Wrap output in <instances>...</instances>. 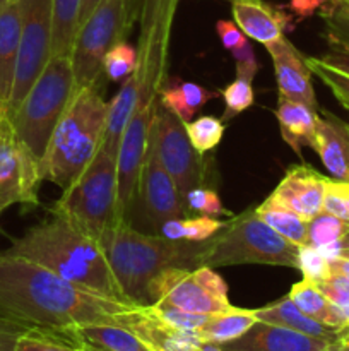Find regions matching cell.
<instances>
[{"label": "cell", "mask_w": 349, "mask_h": 351, "mask_svg": "<svg viewBox=\"0 0 349 351\" xmlns=\"http://www.w3.org/2000/svg\"><path fill=\"white\" fill-rule=\"evenodd\" d=\"M139 308L70 283L41 264L0 254V314L29 328L120 324Z\"/></svg>", "instance_id": "1"}, {"label": "cell", "mask_w": 349, "mask_h": 351, "mask_svg": "<svg viewBox=\"0 0 349 351\" xmlns=\"http://www.w3.org/2000/svg\"><path fill=\"white\" fill-rule=\"evenodd\" d=\"M180 0H139V43H137V103L122 134L116 168L122 187L139 182L144 154L149 144L151 127L159 106V95L166 79L171 31Z\"/></svg>", "instance_id": "2"}, {"label": "cell", "mask_w": 349, "mask_h": 351, "mask_svg": "<svg viewBox=\"0 0 349 351\" xmlns=\"http://www.w3.org/2000/svg\"><path fill=\"white\" fill-rule=\"evenodd\" d=\"M98 242L123 298L137 307H149V287L154 278L174 267L194 269L202 266L211 240L185 242L163 235H144L130 223L118 221Z\"/></svg>", "instance_id": "3"}, {"label": "cell", "mask_w": 349, "mask_h": 351, "mask_svg": "<svg viewBox=\"0 0 349 351\" xmlns=\"http://www.w3.org/2000/svg\"><path fill=\"white\" fill-rule=\"evenodd\" d=\"M5 254L41 264L64 280L103 297L127 302L98 240L82 233L58 215L14 240Z\"/></svg>", "instance_id": "4"}, {"label": "cell", "mask_w": 349, "mask_h": 351, "mask_svg": "<svg viewBox=\"0 0 349 351\" xmlns=\"http://www.w3.org/2000/svg\"><path fill=\"white\" fill-rule=\"evenodd\" d=\"M109 103L103 99L96 86L75 91L70 105L58 122L41 177L65 191L94 160L103 144Z\"/></svg>", "instance_id": "5"}, {"label": "cell", "mask_w": 349, "mask_h": 351, "mask_svg": "<svg viewBox=\"0 0 349 351\" xmlns=\"http://www.w3.org/2000/svg\"><path fill=\"white\" fill-rule=\"evenodd\" d=\"M74 95L75 82L70 55H53L19 108L9 117L19 141L40 165V173L51 136Z\"/></svg>", "instance_id": "6"}, {"label": "cell", "mask_w": 349, "mask_h": 351, "mask_svg": "<svg viewBox=\"0 0 349 351\" xmlns=\"http://www.w3.org/2000/svg\"><path fill=\"white\" fill-rule=\"evenodd\" d=\"M86 235L99 237L120 221L118 218V170L116 156L99 147L94 160L81 177L64 191L51 209Z\"/></svg>", "instance_id": "7"}, {"label": "cell", "mask_w": 349, "mask_h": 351, "mask_svg": "<svg viewBox=\"0 0 349 351\" xmlns=\"http://www.w3.org/2000/svg\"><path fill=\"white\" fill-rule=\"evenodd\" d=\"M242 264L298 267V247L274 232L253 209L233 216L226 226L212 237L202 266L212 269Z\"/></svg>", "instance_id": "8"}, {"label": "cell", "mask_w": 349, "mask_h": 351, "mask_svg": "<svg viewBox=\"0 0 349 351\" xmlns=\"http://www.w3.org/2000/svg\"><path fill=\"white\" fill-rule=\"evenodd\" d=\"M137 9L139 0H101L79 26L70 50L75 91L96 86L106 53L125 38Z\"/></svg>", "instance_id": "9"}, {"label": "cell", "mask_w": 349, "mask_h": 351, "mask_svg": "<svg viewBox=\"0 0 349 351\" xmlns=\"http://www.w3.org/2000/svg\"><path fill=\"white\" fill-rule=\"evenodd\" d=\"M149 297L151 305L168 304L201 315L218 314L231 307L228 285L209 266L163 271L151 283Z\"/></svg>", "instance_id": "10"}, {"label": "cell", "mask_w": 349, "mask_h": 351, "mask_svg": "<svg viewBox=\"0 0 349 351\" xmlns=\"http://www.w3.org/2000/svg\"><path fill=\"white\" fill-rule=\"evenodd\" d=\"M21 45L16 77L9 105L3 113L12 115L51 58L53 0H19Z\"/></svg>", "instance_id": "11"}, {"label": "cell", "mask_w": 349, "mask_h": 351, "mask_svg": "<svg viewBox=\"0 0 349 351\" xmlns=\"http://www.w3.org/2000/svg\"><path fill=\"white\" fill-rule=\"evenodd\" d=\"M41 182L40 165L19 141L7 113L0 112V215L14 204L36 208Z\"/></svg>", "instance_id": "12"}, {"label": "cell", "mask_w": 349, "mask_h": 351, "mask_svg": "<svg viewBox=\"0 0 349 351\" xmlns=\"http://www.w3.org/2000/svg\"><path fill=\"white\" fill-rule=\"evenodd\" d=\"M151 137L156 144L161 163L171 175L185 201V195L192 189L201 187L204 182L201 154L192 146L185 123L159 105L151 127Z\"/></svg>", "instance_id": "13"}, {"label": "cell", "mask_w": 349, "mask_h": 351, "mask_svg": "<svg viewBox=\"0 0 349 351\" xmlns=\"http://www.w3.org/2000/svg\"><path fill=\"white\" fill-rule=\"evenodd\" d=\"M137 199H140L146 219L157 233L166 221L187 216L183 197L171 175L161 163L156 144L151 136L140 168Z\"/></svg>", "instance_id": "14"}, {"label": "cell", "mask_w": 349, "mask_h": 351, "mask_svg": "<svg viewBox=\"0 0 349 351\" xmlns=\"http://www.w3.org/2000/svg\"><path fill=\"white\" fill-rule=\"evenodd\" d=\"M327 180L328 177L308 165H294L287 168L269 199L310 221L324 211Z\"/></svg>", "instance_id": "15"}, {"label": "cell", "mask_w": 349, "mask_h": 351, "mask_svg": "<svg viewBox=\"0 0 349 351\" xmlns=\"http://www.w3.org/2000/svg\"><path fill=\"white\" fill-rule=\"evenodd\" d=\"M266 48L272 58L279 96L318 110L307 57H303L301 51L284 36Z\"/></svg>", "instance_id": "16"}, {"label": "cell", "mask_w": 349, "mask_h": 351, "mask_svg": "<svg viewBox=\"0 0 349 351\" xmlns=\"http://www.w3.org/2000/svg\"><path fill=\"white\" fill-rule=\"evenodd\" d=\"M332 339L313 338L283 326L257 321L235 341L221 345L224 351H320Z\"/></svg>", "instance_id": "17"}, {"label": "cell", "mask_w": 349, "mask_h": 351, "mask_svg": "<svg viewBox=\"0 0 349 351\" xmlns=\"http://www.w3.org/2000/svg\"><path fill=\"white\" fill-rule=\"evenodd\" d=\"M311 147L331 178L349 184V123L332 112L318 110Z\"/></svg>", "instance_id": "18"}, {"label": "cell", "mask_w": 349, "mask_h": 351, "mask_svg": "<svg viewBox=\"0 0 349 351\" xmlns=\"http://www.w3.org/2000/svg\"><path fill=\"white\" fill-rule=\"evenodd\" d=\"M123 326L135 332L154 351H197L202 343L197 332L166 324L149 307H139L130 312Z\"/></svg>", "instance_id": "19"}, {"label": "cell", "mask_w": 349, "mask_h": 351, "mask_svg": "<svg viewBox=\"0 0 349 351\" xmlns=\"http://www.w3.org/2000/svg\"><path fill=\"white\" fill-rule=\"evenodd\" d=\"M233 17L246 38L269 47L283 38L287 17L262 0H233Z\"/></svg>", "instance_id": "20"}, {"label": "cell", "mask_w": 349, "mask_h": 351, "mask_svg": "<svg viewBox=\"0 0 349 351\" xmlns=\"http://www.w3.org/2000/svg\"><path fill=\"white\" fill-rule=\"evenodd\" d=\"M21 45V5L14 0L0 9V112H5L16 77Z\"/></svg>", "instance_id": "21"}, {"label": "cell", "mask_w": 349, "mask_h": 351, "mask_svg": "<svg viewBox=\"0 0 349 351\" xmlns=\"http://www.w3.org/2000/svg\"><path fill=\"white\" fill-rule=\"evenodd\" d=\"M317 112L318 110L310 108L305 103L279 96L276 119L279 123L281 137L298 156H301V149L305 146L311 147L317 125Z\"/></svg>", "instance_id": "22"}, {"label": "cell", "mask_w": 349, "mask_h": 351, "mask_svg": "<svg viewBox=\"0 0 349 351\" xmlns=\"http://www.w3.org/2000/svg\"><path fill=\"white\" fill-rule=\"evenodd\" d=\"M255 314L259 321L283 326V328L293 329V331L303 332V335L313 336V338L335 339L339 336V332L344 329H335L331 328V326H325L313 321V319H310L308 315H305L303 312L291 302L289 297L281 298V300L274 302V304L267 305V307L257 308Z\"/></svg>", "instance_id": "23"}, {"label": "cell", "mask_w": 349, "mask_h": 351, "mask_svg": "<svg viewBox=\"0 0 349 351\" xmlns=\"http://www.w3.org/2000/svg\"><path fill=\"white\" fill-rule=\"evenodd\" d=\"M287 297L305 315L320 322V324L331 326V328L335 329H342L349 326V319L346 317L344 312L335 307L313 281L303 278V280L293 285Z\"/></svg>", "instance_id": "24"}, {"label": "cell", "mask_w": 349, "mask_h": 351, "mask_svg": "<svg viewBox=\"0 0 349 351\" xmlns=\"http://www.w3.org/2000/svg\"><path fill=\"white\" fill-rule=\"evenodd\" d=\"M72 331L82 343L99 351H154L135 332L120 324H86Z\"/></svg>", "instance_id": "25"}, {"label": "cell", "mask_w": 349, "mask_h": 351, "mask_svg": "<svg viewBox=\"0 0 349 351\" xmlns=\"http://www.w3.org/2000/svg\"><path fill=\"white\" fill-rule=\"evenodd\" d=\"M257 321L259 319H257L255 311L238 308L231 305L226 311L209 315L207 322L195 332L202 343L224 345V343L235 341L240 336L245 335Z\"/></svg>", "instance_id": "26"}, {"label": "cell", "mask_w": 349, "mask_h": 351, "mask_svg": "<svg viewBox=\"0 0 349 351\" xmlns=\"http://www.w3.org/2000/svg\"><path fill=\"white\" fill-rule=\"evenodd\" d=\"M218 93L209 91L195 82H185L180 79L164 82L163 89L159 95V105L170 110L171 113L178 117L183 123L194 120V115L205 105L211 101Z\"/></svg>", "instance_id": "27"}, {"label": "cell", "mask_w": 349, "mask_h": 351, "mask_svg": "<svg viewBox=\"0 0 349 351\" xmlns=\"http://www.w3.org/2000/svg\"><path fill=\"white\" fill-rule=\"evenodd\" d=\"M253 211L266 225H269L274 232L279 233L281 237H284L293 245L301 247L307 243L308 221L301 216L294 215L293 211L283 208V206H279L269 197L262 204L257 206Z\"/></svg>", "instance_id": "28"}, {"label": "cell", "mask_w": 349, "mask_h": 351, "mask_svg": "<svg viewBox=\"0 0 349 351\" xmlns=\"http://www.w3.org/2000/svg\"><path fill=\"white\" fill-rule=\"evenodd\" d=\"M16 351H86V346L72 328H27L17 338Z\"/></svg>", "instance_id": "29"}, {"label": "cell", "mask_w": 349, "mask_h": 351, "mask_svg": "<svg viewBox=\"0 0 349 351\" xmlns=\"http://www.w3.org/2000/svg\"><path fill=\"white\" fill-rule=\"evenodd\" d=\"M79 10H81V0H53L51 57L70 55L79 27Z\"/></svg>", "instance_id": "30"}, {"label": "cell", "mask_w": 349, "mask_h": 351, "mask_svg": "<svg viewBox=\"0 0 349 351\" xmlns=\"http://www.w3.org/2000/svg\"><path fill=\"white\" fill-rule=\"evenodd\" d=\"M226 226V221L211 216L197 218H180L166 221L159 228V235L170 240H185V242H205L218 235Z\"/></svg>", "instance_id": "31"}, {"label": "cell", "mask_w": 349, "mask_h": 351, "mask_svg": "<svg viewBox=\"0 0 349 351\" xmlns=\"http://www.w3.org/2000/svg\"><path fill=\"white\" fill-rule=\"evenodd\" d=\"M349 232V223L322 211L308 221L307 243L305 245L315 247L318 250H324L327 247L341 243L342 237Z\"/></svg>", "instance_id": "32"}, {"label": "cell", "mask_w": 349, "mask_h": 351, "mask_svg": "<svg viewBox=\"0 0 349 351\" xmlns=\"http://www.w3.org/2000/svg\"><path fill=\"white\" fill-rule=\"evenodd\" d=\"M185 129H187L188 139H190L194 149L198 154H204L214 149L221 143L226 127L221 119H216L212 115H202L185 123Z\"/></svg>", "instance_id": "33"}, {"label": "cell", "mask_w": 349, "mask_h": 351, "mask_svg": "<svg viewBox=\"0 0 349 351\" xmlns=\"http://www.w3.org/2000/svg\"><path fill=\"white\" fill-rule=\"evenodd\" d=\"M137 48L127 43L125 40L118 41L112 50L106 53L103 60V74L109 81L123 82L137 71Z\"/></svg>", "instance_id": "34"}, {"label": "cell", "mask_w": 349, "mask_h": 351, "mask_svg": "<svg viewBox=\"0 0 349 351\" xmlns=\"http://www.w3.org/2000/svg\"><path fill=\"white\" fill-rule=\"evenodd\" d=\"M253 79L240 77L236 75L231 84L226 86L219 91V95L224 99V113H222V122H228L233 117L246 112L253 105Z\"/></svg>", "instance_id": "35"}, {"label": "cell", "mask_w": 349, "mask_h": 351, "mask_svg": "<svg viewBox=\"0 0 349 351\" xmlns=\"http://www.w3.org/2000/svg\"><path fill=\"white\" fill-rule=\"evenodd\" d=\"M322 17L327 26V41L349 47V0H327Z\"/></svg>", "instance_id": "36"}, {"label": "cell", "mask_w": 349, "mask_h": 351, "mask_svg": "<svg viewBox=\"0 0 349 351\" xmlns=\"http://www.w3.org/2000/svg\"><path fill=\"white\" fill-rule=\"evenodd\" d=\"M307 62L311 74L317 75L331 89V93L337 98V101L346 110H349V75L337 71V69L331 67V65L322 62L318 57H308Z\"/></svg>", "instance_id": "37"}, {"label": "cell", "mask_w": 349, "mask_h": 351, "mask_svg": "<svg viewBox=\"0 0 349 351\" xmlns=\"http://www.w3.org/2000/svg\"><path fill=\"white\" fill-rule=\"evenodd\" d=\"M185 208L187 211L198 213L202 216H211V218H219V216H233L231 213L226 211L222 206L221 197L218 192L207 187H195L185 195Z\"/></svg>", "instance_id": "38"}, {"label": "cell", "mask_w": 349, "mask_h": 351, "mask_svg": "<svg viewBox=\"0 0 349 351\" xmlns=\"http://www.w3.org/2000/svg\"><path fill=\"white\" fill-rule=\"evenodd\" d=\"M298 271H301L305 280H310L313 283H320L331 274L328 259L324 252L315 247L301 245L298 247Z\"/></svg>", "instance_id": "39"}, {"label": "cell", "mask_w": 349, "mask_h": 351, "mask_svg": "<svg viewBox=\"0 0 349 351\" xmlns=\"http://www.w3.org/2000/svg\"><path fill=\"white\" fill-rule=\"evenodd\" d=\"M149 308L156 317L161 319V321L173 326V328L185 329V331H197V329L202 328L209 319V315L190 314V312L180 311V308L171 307V305L168 304H154L149 305Z\"/></svg>", "instance_id": "40"}, {"label": "cell", "mask_w": 349, "mask_h": 351, "mask_svg": "<svg viewBox=\"0 0 349 351\" xmlns=\"http://www.w3.org/2000/svg\"><path fill=\"white\" fill-rule=\"evenodd\" d=\"M324 213L349 223V184L328 177L324 197Z\"/></svg>", "instance_id": "41"}, {"label": "cell", "mask_w": 349, "mask_h": 351, "mask_svg": "<svg viewBox=\"0 0 349 351\" xmlns=\"http://www.w3.org/2000/svg\"><path fill=\"white\" fill-rule=\"evenodd\" d=\"M322 291H324L325 297L335 305V307L341 308L346 314V317L349 319V274H339V273H331L328 278H325L320 283H315Z\"/></svg>", "instance_id": "42"}, {"label": "cell", "mask_w": 349, "mask_h": 351, "mask_svg": "<svg viewBox=\"0 0 349 351\" xmlns=\"http://www.w3.org/2000/svg\"><path fill=\"white\" fill-rule=\"evenodd\" d=\"M231 55L233 58H235V64H236V75H240V77H248V79L255 77L260 65L259 62H257L252 43H250L248 40H246L243 45H240L238 48H235V50L231 51Z\"/></svg>", "instance_id": "43"}, {"label": "cell", "mask_w": 349, "mask_h": 351, "mask_svg": "<svg viewBox=\"0 0 349 351\" xmlns=\"http://www.w3.org/2000/svg\"><path fill=\"white\" fill-rule=\"evenodd\" d=\"M29 326L0 314V351H16V341Z\"/></svg>", "instance_id": "44"}, {"label": "cell", "mask_w": 349, "mask_h": 351, "mask_svg": "<svg viewBox=\"0 0 349 351\" xmlns=\"http://www.w3.org/2000/svg\"><path fill=\"white\" fill-rule=\"evenodd\" d=\"M216 31H218L222 47L229 51H233L235 48H238L240 45H243L246 41V36L243 34V31L236 26V23H231V21L219 19L216 23Z\"/></svg>", "instance_id": "45"}, {"label": "cell", "mask_w": 349, "mask_h": 351, "mask_svg": "<svg viewBox=\"0 0 349 351\" xmlns=\"http://www.w3.org/2000/svg\"><path fill=\"white\" fill-rule=\"evenodd\" d=\"M327 51L318 58H320L322 62H325L327 65H331V67L337 69V71L349 75V47L335 43V41H327Z\"/></svg>", "instance_id": "46"}, {"label": "cell", "mask_w": 349, "mask_h": 351, "mask_svg": "<svg viewBox=\"0 0 349 351\" xmlns=\"http://www.w3.org/2000/svg\"><path fill=\"white\" fill-rule=\"evenodd\" d=\"M320 351H349V326L339 332L335 339H332L324 350Z\"/></svg>", "instance_id": "47"}, {"label": "cell", "mask_w": 349, "mask_h": 351, "mask_svg": "<svg viewBox=\"0 0 349 351\" xmlns=\"http://www.w3.org/2000/svg\"><path fill=\"white\" fill-rule=\"evenodd\" d=\"M322 2H324V0H293V2H291V7H293L294 12L308 16V14L313 12Z\"/></svg>", "instance_id": "48"}, {"label": "cell", "mask_w": 349, "mask_h": 351, "mask_svg": "<svg viewBox=\"0 0 349 351\" xmlns=\"http://www.w3.org/2000/svg\"><path fill=\"white\" fill-rule=\"evenodd\" d=\"M101 3V0H81V10H79V26L91 16L92 10ZM79 29V27H77Z\"/></svg>", "instance_id": "49"}, {"label": "cell", "mask_w": 349, "mask_h": 351, "mask_svg": "<svg viewBox=\"0 0 349 351\" xmlns=\"http://www.w3.org/2000/svg\"><path fill=\"white\" fill-rule=\"evenodd\" d=\"M328 266H331V273L349 274V259H346V257H334V259L328 261Z\"/></svg>", "instance_id": "50"}, {"label": "cell", "mask_w": 349, "mask_h": 351, "mask_svg": "<svg viewBox=\"0 0 349 351\" xmlns=\"http://www.w3.org/2000/svg\"><path fill=\"white\" fill-rule=\"evenodd\" d=\"M197 351H224L221 348V345H216V343H201Z\"/></svg>", "instance_id": "51"}, {"label": "cell", "mask_w": 349, "mask_h": 351, "mask_svg": "<svg viewBox=\"0 0 349 351\" xmlns=\"http://www.w3.org/2000/svg\"><path fill=\"white\" fill-rule=\"evenodd\" d=\"M341 249H349V232L342 237L341 240Z\"/></svg>", "instance_id": "52"}, {"label": "cell", "mask_w": 349, "mask_h": 351, "mask_svg": "<svg viewBox=\"0 0 349 351\" xmlns=\"http://www.w3.org/2000/svg\"><path fill=\"white\" fill-rule=\"evenodd\" d=\"M339 256L346 257V259H349V249H341V252H339Z\"/></svg>", "instance_id": "53"}, {"label": "cell", "mask_w": 349, "mask_h": 351, "mask_svg": "<svg viewBox=\"0 0 349 351\" xmlns=\"http://www.w3.org/2000/svg\"><path fill=\"white\" fill-rule=\"evenodd\" d=\"M10 2H14V0H0V9H3L5 5H9Z\"/></svg>", "instance_id": "54"}]
</instances>
